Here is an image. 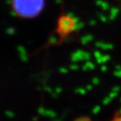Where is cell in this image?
<instances>
[{
  "label": "cell",
  "mask_w": 121,
  "mask_h": 121,
  "mask_svg": "<svg viewBox=\"0 0 121 121\" xmlns=\"http://www.w3.org/2000/svg\"><path fill=\"white\" fill-rule=\"evenodd\" d=\"M13 10L23 18H33L44 7V0H12Z\"/></svg>",
  "instance_id": "obj_1"
}]
</instances>
